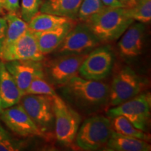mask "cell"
<instances>
[{
    "mask_svg": "<svg viewBox=\"0 0 151 151\" xmlns=\"http://www.w3.org/2000/svg\"><path fill=\"white\" fill-rule=\"evenodd\" d=\"M110 87L99 81L89 80L78 76L63 85L62 94L81 109L94 111L109 101Z\"/></svg>",
    "mask_w": 151,
    "mask_h": 151,
    "instance_id": "6da1fadb",
    "label": "cell"
},
{
    "mask_svg": "<svg viewBox=\"0 0 151 151\" xmlns=\"http://www.w3.org/2000/svg\"><path fill=\"white\" fill-rule=\"evenodd\" d=\"M134 20L124 7L106 6L84 22L101 42L116 41Z\"/></svg>",
    "mask_w": 151,
    "mask_h": 151,
    "instance_id": "7a4b0ae2",
    "label": "cell"
},
{
    "mask_svg": "<svg viewBox=\"0 0 151 151\" xmlns=\"http://www.w3.org/2000/svg\"><path fill=\"white\" fill-rule=\"evenodd\" d=\"M113 129L111 121L102 116L86 119L76 136V143L83 150H97L104 148L110 139Z\"/></svg>",
    "mask_w": 151,
    "mask_h": 151,
    "instance_id": "3957f363",
    "label": "cell"
},
{
    "mask_svg": "<svg viewBox=\"0 0 151 151\" xmlns=\"http://www.w3.org/2000/svg\"><path fill=\"white\" fill-rule=\"evenodd\" d=\"M52 101L57 140L65 146H70L75 141L81 118L58 94L52 97Z\"/></svg>",
    "mask_w": 151,
    "mask_h": 151,
    "instance_id": "277c9868",
    "label": "cell"
},
{
    "mask_svg": "<svg viewBox=\"0 0 151 151\" xmlns=\"http://www.w3.org/2000/svg\"><path fill=\"white\" fill-rule=\"evenodd\" d=\"M101 43L85 22H77L57 48L55 55L60 56L89 53Z\"/></svg>",
    "mask_w": 151,
    "mask_h": 151,
    "instance_id": "5b68a950",
    "label": "cell"
},
{
    "mask_svg": "<svg viewBox=\"0 0 151 151\" xmlns=\"http://www.w3.org/2000/svg\"><path fill=\"white\" fill-rule=\"evenodd\" d=\"M150 93L139 94L111 109L107 115L111 118L124 116L137 129L145 131L150 116Z\"/></svg>",
    "mask_w": 151,
    "mask_h": 151,
    "instance_id": "8992f818",
    "label": "cell"
},
{
    "mask_svg": "<svg viewBox=\"0 0 151 151\" xmlns=\"http://www.w3.org/2000/svg\"><path fill=\"white\" fill-rule=\"evenodd\" d=\"M143 83L139 75L129 67L121 69L113 79L109 89V101L116 106L136 97L142 90Z\"/></svg>",
    "mask_w": 151,
    "mask_h": 151,
    "instance_id": "52a82bcc",
    "label": "cell"
},
{
    "mask_svg": "<svg viewBox=\"0 0 151 151\" xmlns=\"http://www.w3.org/2000/svg\"><path fill=\"white\" fill-rule=\"evenodd\" d=\"M30 118L46 133L54 121L52 97L40 94H24L20 102Z\"/></svg>",
    "mask_w": 151,
    "mask_h": 151,
    "instance_id": "ba28073f",
    "label": "cell"
},
{
    "mask_svg": "<svg viewBox=\"0 0 151 151\" xmlns=\"http://www.w3.org/2000/svg\"><path fill=\"white\" fill-rule=\"evenodd\" d=\"M114 61L113 51L109 46L95 48L83 62L79 73L83 78L101 81L111 73Z\"/></svg>",
    "mask_w": 151,
    "mask_h": 151,
    "instance_id": "9c48e42d",
    "label": "cell"
},
{
    "mask_svg": "<svg viewBox=\"0 0 151 151\" xmlns=\"http://www.w3.org/2000/svg\"><path fill=\"white\" fill-rule=\"evenodd\" d=\"M0 119L18 137H46L44 132L30 118L20 104L3 109L0 113Z\"/></svg>",
    "mask_w": 151,
    "mask_h": 151,
    "instance_id": "30bf717a",
    "label": "cell"
},
{
    "mask_svg": "<svg viewBox=\"0 0 151 151\" xmlns=\"http://www.w3.org/2000/svg\"><path fill=\"white\" fill-rule=\"evenodd\" d=\"M44 55L37 46L34 34L29 29L8 46L0 48V60L4 62L13 60L41 62Z\"/></svg>",
    "mask_w": 151,
    "mask_h": 151,
    "instance_id": "8fae6325",
    "label": "cell"
},
{
    "mask_svg": "<svg viewBox=\"0 0 151 151\" xmlns=\"http://www.w3.org/2000/svg\"><path fill=\"white\" fill-rule=\"evenodd\" d=\"M88 54L60 55L47 63L45 70L52 83L63 86L78 76Z\"/></svg>",
    "mask_w": 151,
    "mask_h": 151,
    "instance_id": "7c38bea8",
    "label": "cell"
},
{
    "mask_svg": "<svg viewBox=\"0 0 151 151\" xmlns=\"http://www.w3.org/2000/svg\"><path fill=\"white\" fill-rule=\"evenodd\" d=\"M4 65L14 78L22 96L26 94L33 79L37 76L45 73L41 62L13 60L4 62Z\"/></svg>",
    "mask_w": 151,
    "mask_h": 151,
    "instance_id": "4fadbf2b",
    "label": "cell"
},
{
    "mask_svg": "<svg viewBox=\"0 0 151 151\" xmlns=\"http://www.w3.org/2000/svg\"><path fill=\"white\" fill-rule=\"evenodd\" d=\"M146 26L142 22H133L122 34L118 43L120 54L124 58H132L142 52Z\"/></svg>",
    "mask_w": 151,
    "mask_h": 151,
    "instance_id": "5bb4252c",
    "label": "cell"
},
{
    "mask_svg": "<svg viewBox=\"0 0 151 151\" xmlns=\"http://www.w3.org/2000/svg\"><path fill=\"white\" fill-rule=\"evenodd\" d=\"M77 22L73 20L48 31L32 32L41 53L46 55L55 51Z\"/></svg>",
    "mask_w": 151,
    "mask_h": 151,
    "instance_id": "9a60e30c",
    "label": "cell"
},
{
    "mask_svg": "<svg viewBox=\"0 0 151 151\" xmlns=\"http://www.w3.org/2000/svg\"><path fill=\"white\" fill-rule=\"evenodd\" d=\"M22 97L16 83L8 70L4 62L0 60V99L3 109L18 104Z\"/></svg>",
    "mask_w": 151,
    "mask_h": 151,
    "instance_id": "2e32d148",
    "label": "cell"
},
{
    "mask_svg": "<svg viewBox=\"0 0 151 151\" xmlns=\"http://www.w3.org/2000/svg\"><path fill=\"white\" fill-rule=\"evenodd\" d=\"M104 150L109 151H150L151 146L148 141L120 134L113 131L110 139L106 143Z\"/></svg>",
    "mask_w": 151,
    "mask_h": 151,
    "instance_id": "e0dca14e",
    "label": "cell"
},
{
    "mask_svg": "<svg viewBox=\"0 0 151 151\" xmlns=\"http://www.w3.org/2000/svg\"><path fill=\"white\" fill-rule=\"evenodd\" d=\"M82 1L83 0H46L41 4L39 12L77 20V15Z\"/></svg>",
    "mask_w": 151,
    "mask_h": 151,
    "instance_id": "ac0fdd59",
    "label": "cell"
},
{
    "mask_svg": "<svg viewBox=\"0 0 151 151\" xmlns=\"http://www.w3.org/2000/svg\"><path fill=\"white\" fill-rule=\"evenodd\" d=\"M73 20L67 17L39 12L27 22L28 29L32 32H45L55 29Z\"/></svg>",
    "mask_w": 151,
    "mask_h": 151,
    "instance_id": "d6986e66",
    "label": "cell"
},
{
    "mask_svg": "<svg viewBox=\"0 0 151 151\" xmlns=\"http://www.w3.org/2000/svg\"><path fill=\"white\" fill-rule=\"evenodd\" d=\"M4 17L6 20L7 28L5 39L0 48L12 44L28 29L27 22L24 21L18 14H6Z\"/></svg>",
    "mask_w": 151,
    "mask_h": 151,
    "instance_id": "ffe728a7",
    "label": "cell"
},
{
    "mask_svg": "<svg viewBox=\"0 0 151 151\" xmlns=\"http://www.w3.org/2000/svg\"><path fill=\"white\" fill-rule=\"evenodd\" d=\"M112 118L111 125L114 132L120 134L137 138L146 141L150 140V135L145 133L144 131L137 129L129 120L124 116H118Z\"/></svg>",
    "mask_w": 151,
    "mask_h": 151,
    "instance_id": "44dd1931",
    "label": "cell"
},
{
    "mask_svg": "<svg viewBox=\"0 0 151 151\" xmlns=\"http://www.w3.org/2000/svg\"><path fill=\"white\" fill-rule=\"evenodd\" d=\"M127 9L130 18L136 21L148 23L151 20V0H137L136 3Z\"/></svg>",
    "mask_w": 151,
    "mask_h": 151,
    "instance_id": "7402d4cb",
    "label": "cell"
},
{
    "mask_svg": "<svg viewBox=\"0 0 151 151\" xmlns=\"http://www.w3.org/2000/svg\"><path fill=\"white\" fill-rule=\"evenodd\" d=\"M25 94H40L50 97L58 95L53 88L45 78V73L37 76L33 79Z\"/></svg>",
    "mask_w": 151,
    "mask_h": 151,
    "instance_id": "603a6c76",
    "label": "cell"
},
{
    "mask_svg": "<svg viewBox=\"0 0 151 151\" xmlns=\"http://www.w3.org/2000/svg\"><path fill=\"white\" fill-rule=\"evenodd\" d=\"M105 7L101 0H83L77 15V20L86 22L90 17L99 13Z\"/></svg>",
    "mask_w": 151,
    "mask_h": 151,
    "instance_id": "cb8c5ba5",
    "label": "cell"
},
{
    "mask_svg": "<svg viewBox=\"0 0 151 151\" xmlns=\"http://www.w3.org/2000/svg\"><path fill=\"white\" fill-rule=\"evenodd\" d=\"M25 141L15 139L0 123V151H18L25 147Z\"/></svg>",
    "mask_w": 151,
    "mask_h": 151,
    "instance_id": "d4e9b609",
    "label": "cell"
},
{
    "mask_svg": "<svg viewBox=\"0 0 151 151\" xmlns=\"http://www.w3.org/2000/svg\"><path fill=\"white\" fill-rule=\"evenodd\" d=\"M42 0H22L20 16L24 21L28 22L39 12Z\"/></svg>",
    "mask_w": 151,
    "mask_h": 151,
    "instance_id": "484cf974",
    "label": "cell"
},
{
    "mask_svg": "<svg viewBox=\"0 0 151 151\" xmlns=\"http://www.w3.org/2000/svg\"><path fill=\"white\" fill-rule=\"evenodd\" d=\"M2 8L7 14H18L20 9L19 0H5Z\"/></svg>",
    "mask_w": 151,
    "mask_h": 151,
    "instance_id": "4316f807",
    "label": "cell"
},
{
    "mask_svg": "<svg viewBox=\"0 0 151 151\" xmlns=\"http://www.w3.org/2000/svg\"><path fill=\"white\" fill-rule=\"evenodd\" d=\"M6 28L7 22L5 17H0V48L5 39Z\"/></svg>",
    "mask_w": 151,
    "mask_h": 151,
    "instance_id": "83f0119b",
    "label": "cell"
},
{
    "mask_svg": "<svg viewBox=\"0 0 151 151\" xmlns=\"http://www.w3.org/2000/svg\"><path fill=\"white\" fill-rule=\"evenodd\" d=\"M105 6L108 7H123L119 0H101Z\"/></svg>",
    "mask_w": 151,
    "mask_h": 151,
    "instance_id": "f1b7e54d",
    "label": "cell"
},
{
    "mask_svg": "<svg viewBox=\"0 0 151 151\" xmlns=\"http://www.w3.org/2000/svg\"><path fill=\"white\" fill-rule=\"evenodd\" d=\"M119 1L122 4L124 8L129 9L134 4L137 0H119Z\"/></svg>",
    "mask_w": 151,
    "mask_h": 151,
    "instance_id": "f546056e",
    "label": "cell"
},
{
    "mask_svg": "<svg viewBox=\"0 0 151 151\" xmlns=\"http://www.w3.org/2000/svg\"><path fill=\"white\" fill-rule=\"evenodd\" d=\"M4 14H5L4 11L3 10V9L1 8V6H0V15H4Z\"/></svg>",
    "mask_w": 151,
    "mask_h": 151,
    "instance_id": "4dcf8cb0",
    "label": "cell"
},
{
    "mask_svg": "<svg viewBox=\"0 0 151 151\" xmlns=\"http://www.w3.org/2000/svg\"><path fill=\"white\" fill-rule=\"evenodd\" d=\"M4 1H5V0H0V6H1V8H2L3 4H4ZM3 10H4V9H3Z\"/></svg>",
    "mask_w": 151,
    "mask_h": 151,
    "instance_id": "1f68e13d",
    "label": "cell"
},
{
    "mask_svg": "<svg viewBox=\"0 0 151 151\" xmlns=\"http://www.w3.org/2000/svg\"><path fill=\"white\" fill-rule=\"evenodd\" d=\"M3 111L2 107H1V99H0V113H1V111Z\"/></svg>",
    "mask_w": 151,
    "mask_h": 151,
    "instance_id": "d6a6232c",
    "label": "cell"
}]
</instances>
